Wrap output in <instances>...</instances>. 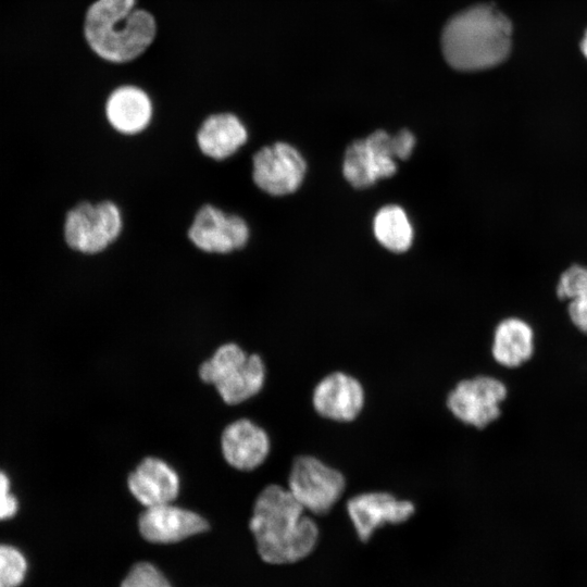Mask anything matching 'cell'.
I'll return each mask as SVG.
<instances>
[{"label": "cell", "mask_w": 587, "mask_h": 587, "mask_svg": "<svg viewBox=\"0 0 587 587\" xmlns=\"http://www.w3.org/2000/svg\"><path fill=\"white\" fill-rule=\"evenodd\" d=\"M311 401L320 416L337 423H350L364 408L365 390L357 377L336 371L317 382Z\"/></svg>", "instance_id": "obj_12"}, {"label": "cell", "mask_w": 587, "mask_h": 587, "mask_svg": "<svg viewBox=\"0 0 587 587\" xmlns=\"http://www.w3.org/2000/svg\"><path fill=\"white\" fill-rule=\"evenodd\" d=\"M580 49H582L584 55L587 58V30L585 33V36H584L582 42H580Z\"/></svg>", "instance_id": "obj_25"}, {"label": "cell", "mask_w": 587, "mask_h": 587, "mask_svg": "<svg viewBox=\"0 0 587 587\" xmlns=\"http://www.w3.org/2000/svg\"><path fill=\"white\" fill-rule=\"evenodd\" d=\"M508 388L500 379L477 375L460 380L449 392L446 405L449 412L465 425L483 429L501 415V403Z\"/></svg>", "instance_id": "obj_7"}, {"label": "cell", "mask_w": 587, "mask_h": 587, "mask_svg": "<svg viewBox=\"0 0 587 587\" xmlns=\"http://www.w3.org/2000/svg\"><path fill=\"white\" fill-rule=\"evenodd\" d=\"M27 573V560L15 547L0 545V587H18Z\"/></svg>", "instance_id": "obj_21"}, {"label": "cell", "mask_w": 587, "mask_h": 587, "mask_svg": "<svg viewBox=\"0 0 587 587\" xmlns=\"http://www.w3.org/2000/svg\"><path fill=\"white\" fill-rule=\"evenodd\" d=\"M373 233L385 249L396 253L408 251L414 240L413 225L405 210L398 204H386L377 210Z\"/></svg>", "instance_id": "obj_19"}, {"label": "cell", "mask_w": 587, "mask_h": 587, "mask_svg": "<svg viewBox=\"0 0 587 587\" xmlns=\"http://www.w3.org/2000/svg\"><path fill=\"white\" fill-rule=\"evenodd\" d=\"M196 138L205 157L221 161L247 142L248 132L237 115L223 112L209 115L198 128Z\"/></svg>", "instance_id": "obj_17"}, {"label": "cell", "mask_w": 587, "mask_h": 587, "mask_svg": "<svg viewBox=\"0 0 587 587\" xmlns=\"http://www.w3.org/2000/svg\"><path fill=\"white\" fill-rule=\"evenodd\" d=\"M555 295L561 301H567L570 321L587 335V265L567 266L558 278Z\"/></svg>", "instance_id": "obj_20"}, {"label": "cell", "mask_w": 587, "mask_h": 587, "mask_svg": "<svg viewBox=\"0 0 587 587\" xmlns=\"http://www.w3.org/2000/svg\"><path fill=\"white\" fill-rule=\"evenodd\" d=\"M142 538L155 545H173L209 529L208 521L199 513L170 503L146 508L138 519Z\"/></svg>", "instance_id": "obj_13"}, {"label": "cell", "mask_w": 587, "mask_h": 587, "mask_svg": "<svg viewBox=\"0 0 587 587\" xmlns=\"http://www.w3.org/2000/svg\"><path fill=\"white\" fill-rule=\"evenodd\" d=\"M127 486L143 507L173 502L180 488L177 472L160 458H145L128 475Z\"/></svg>", "instance_id": "obj_15"}, {"label": "cell", "mask_w": 587, "mask_h": 587, "mask_svg": "<svg viewBox=\"0 0 587 587\" xmlns=\"http://www.w3.org/2000/svg\"><path fill=\"white\" fill-rule=\"evenodd\" d=\"M104 110L109 124L123 135H136L145 130L153 112L148 93L130 85L114 89L107 99Z\"/></svg>", "instance_id": "obj_16"}, {"label": "cell", "mask_w": 587, "mask_h": 587, "mask_svg": "<svg viewBox=\"0 0 587 587\" xmlns=\"http://www.w3.org/2000/svg\"><path fill=\"white\" fill-rule=\"evenodd\" d=\"M18 510V502L11 492V482L8 475L0 471V521L13 517Z\"/></svg>", "instance_id": "obj_23"}, {"label": "cell", "mask_w": 587, "mask_h": 587, "mask_svg": "<svg viewBox=\"0 0 587 587\" xmlns=\"http://www.w3.org/2000/svg\"><path fill=\"white\" fill-rule=\"evenodd\" d=\"M199 376L215 387L225 403L234 405L261 391L266 369L259 354H248L238 345L228 342L200 365Z\"/></svg>", "instance_id": "obj_4"}, {"label": "cell", "mask_w": 587, "mask_h": 587, "mask_svg": "<svg viewBox=\"0 0 587 587\" xmlns=\"http://www.w3.org/2000/svg\"><path fill=\"white\" fill-rule=\"evenodd\" d=\"M225 461L236 470L252 471L267 458L271 440L261 426L248 419L228 424L221 436Z\"/></svg>", "instance_id": "obj_14"}, {"label": "cell", "mask_w": 587, "mask_h": 587, "mask_svg": "<svg viewBox=\"0 0 587 587\" xmlns=\"http://www.w3.org/2000/svg\"><path fill=\"white\" fill-rule=\"evenodd\" d=\"M287 488L310 514L324 515L341 499L346 478L317 457L301 454L291 463Z\"/></svg>", "instance_id": "obj_5"}, {"label": "cell", "mask_w": 587, "mask_h": 587, "mask_svg": "<svg viewBox=\"0 0 587 587\" xmlns=\"http://www.w3.org/2000/svg\"><path fill=\"white\" fill-rule=\"evenodd\" d=\"M259 557L268 564L301 561L315 549L320 530L311 514L287 487L272 484L262 489L249 520Z\"/></svg>", "instance_id": "obj_1"}, {"label": "cell", "mask_w": 587, "mask_h": 587, "mask_svg": "<svg viewBox=\"0 0 587 587\" xmlns=\"http://www.w3.org/2000/svg\"><path fill=\"white\" fill-rule=\"evenodd\" d=\"M535 351V334L530 324L508 316L495 327L491 344L494 360L507 369H516L529 361Z\"/></svg>", "instance_id": "obj_18"}, {"label": "cell", "mask_w": 587, "mask_h": 587, "mask_svg": "<svg viewBox=\"0 0 587 587\" xmlns=\"http://www.w3.org/2000/svg\"><path fill=\"white\" fill-rule=\"evenodd\" d=\"M397 165L392 135L378 129L347 147L342 174L352 187L364 189L395 175Z\"/></svg>", "instance_id": "obj_8"}, {"label": "cell", "mask_w": 587, "mask_h": 587, "mask_svg": "<svg viewBox=\"0 0 587 587\" xmlns=\"http://www.w3.org/2000/svg\"><path fill=\"white\" fill-rule=\"evenodd\" d=\"M307 174V162L292 145L276 141L252 157V180L267 195L283 197L297 191Z\"/></svg>", "instance_id": "obj_9"}, {"label": "cell", "mask_w": 587, "mask_h": 587, "mask_svg": "<svg viewBox=\"0 0 587 587\" xmlns=\"http://www.w3.org/2000/svg\"><path fill=\"white\" fill-rule=\"evenodd\" d=\"M512 25L491 4L469 8L446 24L441 49L447 63L459 71H478L501 63L511 48Z\"/></svg>", "instance_id": "obj_2"}, {"label": "cell", "mask_w": 587, "mask_h": 587, "mask_svg": "<svg viewBox=\"0 0 587 587\" xmlns=\"http://www.w3.org/2000/svg\"><path fill=\"white\" fill-rule=\"evenodd\" d=\"M120 587H173L164 573L154 564L141 561L134 564Z\"/></svg>", "instance_id": "obj_22"}, {"label": "cell", "mask_w": 587, "mask_h": 587, "mask_svg": "<svg viewBox=\"0 0 587 587\" xmlns=\"http://www.w3.org/2000/svg\"><path fill=\"white\" fill-rule=\"evenodd\" d=\"M84 34L101 59L125 63L137 59L153 42L157 23L136 0H96L87 10Z\"/></svg>", "instance_id": "obj_3"}, {"label": "cell", "mask_w": 587, "mask_h": 587, "mask_svg": "<svg viewBox=\"0 0 587 587\" xmlns=\"http://www.w3.org/2000/svg\"><path fill=\"white\" fill-rule=\"evenodd\" d=\"M187 236L201 251L225 254L242 249L248 243L250 230L241 216L204 204L195 214Z\"/></svg>", "instance_id": "obj_10"}, {"label": "cell", "mask_w": 587, "mask_h": 587, "mask_svg": "<svg viewBox=\"0 0 587 587\" xmlns=\"http://www.w3.org/2000/svg\"><path fill=\"white\" fill-rule=\"evenodd\" d=\"M122 228V214L114 202H80L66 214L64 238L73 250L95 254L114 242Z\"/></svg>", "instance_id": "obj_6"}, {"label": "cell", "mask_w": 587, "mask_h": 587, "mask_svg": "<svg viewBox=\"0 0 587 587\" xmlns=\"http://www.w3.org/2000/svg\"><path fill=\"white\" fill-rule=\"evenodd\" d=\"M392 145L397 160H407L415 147V136L409 129H401L392 135Z\"/></svg>", "instance_id": "obj_24"}, {"label": "cell", "mask_w": 587, "mask_h": 587, "mask_svg": "<svg viewBox=\"0 0 587 587\" xmlns=\"http://www.w3.org/2000/svg\"><path fill=\"white\" fill-rule=\"evenodd\" d=\"M346 510L357 536L366 541L378 528L408 521L414 514L415 505L391 492L376 490L352 496Z\"/></svg>", "instance_id": "obj_11"}]
</instances>
